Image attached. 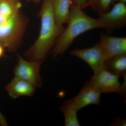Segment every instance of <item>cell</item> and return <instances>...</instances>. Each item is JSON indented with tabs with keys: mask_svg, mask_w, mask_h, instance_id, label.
<instances>
[{
	"mask_svg": "<svg viewBox=\"0 0 126 126\" xmlns=\"http://www.w3.org/2000/svg\"><path fill=\"white\" fill-rule=\"evenodd\" d=\"M40 15L41 27L38 37L24 53L25 57L30 61H43L65 29L56 23L52 0H44Z\"/></svg>",
	"mask_w": 126,
	"mask_h": 126,
	"instance_id": "1",
	"label": "cell"
},
{
	"mask_svg": "<svg viewBox=\"0 0 126 126\" xmlns=\"http://www.w3.org/2000/svg\"><path fill=\"white\" fill-rule=\"evenodd\" d=\"M67 24L52 48L51 53L54 58L63 54L74 40L81 34L91 30L102 29L98 18L90 17L83 11L82 9L73 4Z\"/></svg>",
	"mask_w": 126,
	"mask_h": 126,
	"instance_id": "2",
	"label": "cell"
},
{
	"mask_svg": "<svg viewBox=\"0 0 126 126\" xmlns=\"http://www.w3.org/2000/svg\"><path fill=\"white\" fill-rule=\"evenodd\" d=\"M28 20L20 11L0 25V44L11 51L20 45Z\"/></svg>",
	"mask_w": 126,
	"mask_h": 126,
	"instance_id": "3",
	"label": "cell"
},
{
	"mask_svg": "<svg viewBox=\"0 0 126 126\" xmlns=\"http://www.w3.org/2000/svg\"><path fill=\"white\" fill-rule=\"evenodd\" d=\"M119 77L109 71L106 67L94 74L90 81L102 93H115L124 96L126 88L120 83Z\"/></svg>",
	"mask_w": 126,
	"mask_h": 126,
	"instance_id": "4",
	"label": "cell"
},
{
	"mask_svg": "<svg viewBox=\"0 0 126 126\" xmlns=\"http://www.w3.org/2000/svg\"><path fill=\"white\" fill-rule=\"evenodd\" d=\"M70 54L86 62L92 69L94 74L106 67L107 60L99 42L92 47L73 50Z\"/></svg>",
	"mask_w": 126,
	"mask_h": 126,
	"instance_id": "5",
	"label": "cell"
},
{
	"mask_svg": "<svg viewBox=\"0 0 126 126\" xmlns=\"http://www.w3.org/2000/svg\"><path fill=\"white\" fill-rule=\"evenodd\" d=\"M17 59L18 64L14 70L15 77L27 81L35 88L40 87L42 80L40 68L43 61H27L19 54Z\"/></svg>",
	"mask_w": 126,
	"mask_h": 126,
	"instance_id": "6",
	"label": "cell"
},
{
	"mask_svg": "<svg viewBox=\"0 0 126 126\" xmlns=\"http://www.w3.org/2000/svg\"><path fill=\"white\" fill-rule=\"evenodd\" d=\"M98 19L102 25V29L111 33L124 27L126 24V3L118 2L109 11L99 15Z\"/></svg>",
	"mask_w": 126,
	"mask_h": 126,
	"instance_id": "7",
	"label": "cell"
},
{
	"mask_svg": "<svg viewBox=\"0 0 126 126\" xmlns=\"http://www.w3.org/2000/svg\"><path fill=\"white\" fill-rule=\"evenodd\" d=\"M101 92L91 81H87L84 84L78 94L70 100L78 112L89 105H99L101 103Z\"/></svg>",
	"mask_w": 126,
	"mask_h": 126,
	"instance_id": "8",
	"label": "cell"
},
{
	"mask_svg": "<svg viewBox=\"0 0 126 126\" xmlns=\"http://www.w3.org/2000/svg\"><path fill=\"white\" fill-rule=\"evenodd\" d=\"M107 60L126 53V37L110 36L103 33L100 35V41Z\"/></svg>",
	"mask_w": 126,
	"mask_h": 126,
	"instance_id": "9",
	"label": "cell"
},
{
	"mask_svg": "<svg viewBox=\"0 0 126 126\" xmlns=\"http://www.w3.org/2000/svg\"><path fill=\"white\" fill-rule=\"evenodd\" d=\"M35 87L23 79L15 77L6 87L10 96L14 99L22 96H32L35 91Z\"/></svg>",
	"mask_w": 126,
	"mask_h": 126,
	"instance_id": "10",
	"label": "cell"
},
{
	"mask_svg": "<svg viewBox=\"0 0 126 126\" xmlns=\"http://www.w3.org/2000/svg\"><path fill=\"white\" fill-rule=\"evenodd\" d=\"M73 0H53V11L55 21L59 26L67 24L70 18Z\"/></svg>",
	"mask_w": 126,
	"mask_h": 126,
	"instance_id": "11",
	"label": "cell"
},
{
	"mask_svg": "<svg viewBox=\"0 0 126 126\" xmlns=\"http://www.w3.org/2000/svg\"><path fill=\"white\" fill-rule=\"evenodd\" d=\"M19 0H0V25L20 11Z\"/></svg>",
	"mask_w": 126,
	"mask_h": 126,
	"instance_id": "12",
	"label": "cell"
},
{
	"mask_svg": "<svg viewBox=\"0 0 126 126\" xmlns=\"http://www.w3.org/2000/svg\"><path fill=\"white\" fill-rule=\"evenodd\" d=\"M106 68L119 77H124L126 76V53L109 59L107 61Z\"/></svg>",
	"mask_w": 126,
	"mask_h": 126,
	"instance_id": "13",
	"label": "cell"
},
{
	"mask_svg": "<svg viewBox=\"0 0 126 126\" xmlns=\"http://www.w3.org/2000/svg\"><path fill=\"white\" fill-rule=\"evenodd\" d=\"M59 109L63 114L65 126H80L77 117L78 111L72 105L70 99L65 100Z\"/></svg>",
	"mask_w": 126,
	"mask_h": 126,
	"instance_id": "14",
	"label": "cell"
},
{
	"mask_svg": "<svg viewBox=\"0 0 126 126\" xmlns=\"http://www.w3.org/2000/svg\"><path fill=\"white\" fill-rule=\"evenodd\" d=\"M113 0H88L86 7L90 6L98 15L103 14L110 10Z\"/></svg>",
	"mask_w": 126,
	"mask_h": 126,
	"instance_id": "15",
	"label": "cell"
},
{
	"mask_svg": "<svg viewBox=\"0 0 126 126\" xmlns=\"http://www.w3.org/2000/svg\"><path fill=\"white\" fill-rule=\"evenodd\" d=\"M126 121L125 119H122L120 117H117L113 121L109 124L110 126H126Z\"/></svg>",
	"mask_w": 126,
	"mask_h": 126,
	"instance_id": "16",
	"label": "cell"
},
{
	"mask_svg": "<svg viewBox=\"0 0 126 126\" xmlns=\"http://www.w3.org/2000/svg\"><path fill=\"white\" fill-rule=\"evenodd\" d=\"M88 0H73V4L83 9L86 7Z\"/></svg>",
	"mask_w": 126,
	"mask_h": 126,
	"instance_id": "17",
	"label": "cell"
},
{
	"mask_svg": "<svg viewBox=\"0 0 126 126\" xmlns=\"http://www.w3.org/2000/svg\"><path fill=\"white\" fill-rule=\"evenodd\" d=\"M0 125L2 126H8L7 122L4 116L0 111Z\"/></svg>",
	"mask_w": 126,
	"mask_h": 126,
	"instance_id": "18",
	"label": "cell"
},
{
	"mask_svg": "<svg viewBox=\"0 0 126 126\" xmlns=\"http://www.w3.org/2000/svg\"><path fill=\"white\" fill-rule=\"evenodd\" d=\"M4 48V47L0 44V58L4 56L5 52Z\"/></svg>",
	"mask_w": 126,
	"mask_h": 126,
	"instance_id": "19",
	"label": "cell"
},
{
	"mask_svg": "<svg viewBox=\"0 0 126 126\" xmlns=\"http://www.w3.org/2000/svg\"><path fill=\"white\" fill-rule=\"evenodd\" d=\"M116 2H121L126 3V0H113L112 4Z\"/></svg>",
	"mask_w": 126,
	"mask_h": 126,
	"instance_id": "20",
	"label": "cell"
},
{
	"mask_svg": "<svg viewBox=\"0 0 126 126\" xmlns=\"http://www.w3.org/2000/svg\"></svg>",
	"mask_w": 126,
	"mask_h": 126,
	"instance_id": "21",
	"label": "cell"
}]
</instances>
